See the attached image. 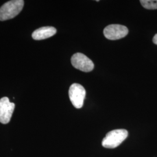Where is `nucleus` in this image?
<instances>
[{"label":"nucleus","mask_w":157,"mask_h":157,"mask_svg":"<svg viewBox=\"0 0 157 157\" xmlns=\"http://www.w3.org/2000/svg\"><path fill=\"white\" fill-rule=\"evenodd\" d=\"M15 109V104L11 102L8 97L0 100V122L7 124L10 122Z\"/></svg>","instance_id":"obj_6"},{"label":"nucleus","mask_w":157,"mask_h":157,"mask_svg":"<svg viewBox=\"0 0 157 157\" xmlns=\"http://www.w3.org/2000/svg\"><path fill=\"white\" fill-rule=\"evenodd\" d=\"M56 33V29L54 27H42L34 32L32 33V37L36 40L46 39L53 36Z\"/></svg>","instance_id":"obj_7"},{"label":"nucleus","mask_w":157,"mask_h":157,"mask_svg":"<svg viewBox=\"0 0 157 157\" xmlns=\"http://www.w3.org/2000/svg\"><path fill=\"white\" fill-rule=\"evenodd\" d=\"M128 136L125 129H116L107 133L102 141V146L107 148H115L122 144Z\"/></svg>","instance_id":"obj_2"},{"label":"nucleus","mask_w":157,"mask_h":157,"mask_svg":"<svg viewBox=\"0 0 157 157\" xmlns=\"http://www.w3.org/2000/svg\"><path fill=\"white\" fill-rule=\"evenodd\" d=\"M69 96L73 106L77 109H80L83 105L86 90L82 85L74 83L69 88Z\"/></svg>","instance_id":"obj_3"},{"label":"nucleus","mask_w":157,"mask_h":157,"mask_svg":"<svg viewBox=\"0 0 157 157\" xmlns=\"http://www.w3.org/2000/svg\"><path fill=\"white\" fill-rule=\"evenodd\" d=\"M23 0H12L6 2L0 8V21H4L17 16L22 10Z\"/></svg>","instance_id":"obj_1"},{"label":"nucleus","mask_w":157,"mask_h":157,"mask_svg":"<svg viewBox=\"0 0 157 157\" xmlns=\"http://www.w3.org/2000/svg\"><path fill=\"white\" fill-rule=\"evenodd\" d=\"M129 30L124 25H110L104 30V34L107 39L116 40L124 38L127 36Z\"/></svg>","instance_id":"obj_5"},{"label":"nucleus","mask_w":157,"mask_h":157,"mask_svg":"<svg viewBox=\"0 0 157 157\" xmlns=\"http://www.w3.org/2000/svg\"><path fill=\"white\" fill-rule=\"evenodd\" d=\"M152 41H153V43H154L155 44H157V34H156L154 36V37H153Z\"/></svg>","instance_id":"obj_9"},{"label":"nucleus","mask_w":157,"mask_h":157,"mask_svg":"<svg viewBox=\"0 0 157 157\" xmlns=\"http://www.w3.org/2000/svg\"><path fill=\"white\" fill-rule=\"evenodd\" d=\"M141 4L147 10H157V0H141Z\"/></svg>","instance_id":"obj_8"},{"label":"nucleus","mask_w":157,"mask_h":157,"mask_svg":"<svg viewBox=\"0 0 157 157\" xmlns=\"http://www.w3.org/2000/svg\"><path fill=\"white\" fill-rule=\"evenodd\" d=\"M71 63L74 67L84 72H89L93 70L94 65L93 61L82 53L78 52L71 58Z\"/></svg>","instance_id":"obj_4"}]
</instances>
